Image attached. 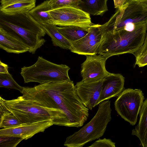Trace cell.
<instances>
[{
	"instance_id": "obj_26",
	"label": "cell",
	"mask_w": 147,
	"mask_h": 147,
	"mask_svg": "<svg viewBox=\"0 0 147 147\" xmlns=\"http://www.w3.org/2000/svg\"><path fill=\"white\" fill-rule=\"evenodd\" d=\"M115 143L110 139L104 138L95 141L89 147H115Z\"/></svg>"
},
{
	"instance_id": "obj_15",
	"label": "cell",
	"mask_w": 147,
	"mask_h": 147,
	"mask_svg": "<svg viewBox=\"0 0 147 147\" xmlns=\"http://www.w3.org/2000/svg\"><path fill=\"white\" fill-rule=\"evenodd\" d=\"M0 48L9 53L20 54L29 51L23 42L8 34L0 27Z\"/></svg>"
},
{
	"instance_id": "obj_30",
	"label": "cell",
	"mask_w": 147,
	"mask_h": 147,
	"mask_svg": "<svg viewBox=\"0 0 147 147\" xmlns=\"http://www.w3.org/2000/svg\"><path fill=\"white\" fill-rule=\"evenodd\" d=\"M8 66L0 61V73L7 74L9 73L8 71Z\"/></svg>"
},
{
	"instance_id": "obj_12",
	"label": "cell",
	"mask_w": 147,
	"mask_h": 147,
	"mask_svg": "<svg viewBox=\"0 0 147 147\" xmlns=\"http://www.w3.org/2000/svg\"><path fill=\"white\" fill-rule=\"evenodd\" d=\"M104 78L92 82L81 81L75 85L77 95L89 109L92 110L98 105Z\"/></svg>"
},
{
	"instance_id": "obj_18",
	"label": "cell",
	"mask_w": 147,
	"mask_h": 147,
	"mask_svg": "<svg viewBox=\"0 0 147 147\" xmlns=\"http://www.w3.org/2000/svg\"><path fill=\"white\" fill-rule=\"evenodd\" d=\"M52 9L49 0H46L35 6L29 12L33 18L40 24H52V18L49 13Z\"/></svg>"
},
{
	"instance_id": "obj_11",
	"label": "cell",
	"mask_w": 147,
	"mask_h": 147,
	"mask_svg": "<svg viewBox=\"0 0 147 147\" xmlns=\"http://www.w3.org/2000/svg\"><path fill=\"white\" fill-rule=\"evenodd\" d=\"M86 56V59L81 64V81H96L104 79L110 74L106 69L107 59L105 57L97 54Z\"/></svg>"
},
{
	"instance_id": "obj_1",
	"label": "cell",
	"mask_w": 147,
	"mask_h": 147,
	"mask_svg": "<svg viewBox=\"0 0 147 147\" xmlns=\"http://www.w3.org/2000/svg\"><path fill=\"white\" fill-rule=\"evenodd\" d=\"M24 98L45 107L54 125L79 127L89 116V109L77 94L73 82H50L33 87H24Z\"/></svg>"
},
{
	"instance_id": "obj_8",
	"label": "cell",
	"mask_w": 147,
	"mask_h": 147,
	"mask_svg": "<svg viewBox=\"0 0 147 147\" xmlns=\"http://www.w3.org/2000/svg\"><path fill=\"white\" fill-rule=\"evenodd\" d=\"M144 99L140 89L127 88L119 95L114 103L115 110L125 121L135 125Z\"/></svg>"
},
{
	"instance_id": "obj_32",
	"label": "cell",
	"mask_w": 147,
	"mask_h": 147,
	"mask_svg": "<svg viewBox=\"0 0 147 147\" xmlns=\"http://www.w3.org/2000/svg\"><path fill=\"white\" fill-rule=\"evenodd\" d=\"M139 2L147 7V0H138Z\"/></svg>"
},
{
	"instance_id": "obj_10",
	"label": "cell",
	"mask_w": 147,
	"mask_h": 147,
	"mask_svg": "<svg viewBox=\"0 0 147 147\" xmlns=\"http://www.w3.org/2000/svg\"><path fill=\"white\" fill-rule=\"evenodd\" d=\"M100 26L101 25L93 24L85 36L78 40L70 42L71 46L69 50L79 55L97 54L102 37Z\"/></svg>"
},
{
	"instance_id": "obj_28",
	"label": "cell",
	"mask_w": 147,
	"mask_h": 147,
	"mask_svg": "<svg viewBox=\"0 0 147 147\" xmlns=\"http://www.w3.org/2000/svg\"><path fill=\"white\" fill-rule=\"evenodd\" d=\"M135 64L139 67H142L147 65V53L136 58Z\"/></svg>"
},
{
	"instance_id": "obj_4",
	"label": "cell",
	"mask_w": 147,
	"mask_h": 147,
	"mask_svg": "<svg viewBox=\"0 0 147 147\" xmlns=\"http://www.w3.org/2000/svg\"><path fill=\"white\" fill-rule=\"evenodd\" d=\"M98 105V109L93 118L78 131L67 137L64 146L82 147L103 136L111 119V101L106 100Z\"/></svg>"
},
{
	"instance_id": "obj_16",
	"label": "cell",
	"mask_w": 147,
	"mask_h": 147,
	"mask_svg": "<svg viewBox=\"0 0 147 147\" xmlns=\"http://www.w3.org/2000/svg\"><path fill=\"white\" fill-rule=\"evenodd\" d=\"M138 124L132 131L131 134L139 139L140 145L145 147L147 138V98L143 102L139 113Z\"/></svg>"
},
{
	"instance_id": "obj_27",
	"label": "cell",
	"mask_w": 147,
	"mask_h": 147,
	"mask_svg": "<svg viewBox=\"0 0 147 147\" xmlns=\"http://www.w3.org/2000/svg\"><path fill=\"white\" fill-rule=\"evenodd\" d=\"M146 34L144 43L140 49L134 55L136 58L147 53V22L146 23Z\"/></svg>"
},
{
	"instance_id": "obj_13",
	"label": "cell",
	"mask_w": 147,
	"mask_h": 147,
	"mask_svg": "<svg viewBox=\"0 0 147 147\" xmlns=\"http://www.w3.org/2000/svg\"><path fill=\"white\" fill-rule=\"evenodd\" d=\"M53 125V121L51 119L15 127L3 128L0 130V136H17L26 140L36 134L43 132L46 129Z\"/></svg>"
},
{
	"instance_id": "obj_2",
	"label": "cell",
	"mask_w": 147,
	"mask_h": 147,
	"mask_svg": "<svg viewBox=\"0 0 147 147\" xmlns=\"http://www.w3.org/2000/svg\"><path fill=\"white\" fill-rule=\"evenodd\" d=\"M0 27L24 43L33 54L46 41L42 38L46 33L42 25L29 12L12 15L0 12Z\"/></svg>"
},
{
	"instance_id": "obj_23",
	"label": "cell",
	"mask_w": 147,
	"mask_h": 147,
	"mask_svg": "<svg viewBox=\"0 0 147 147\" xmlns=\"http://www.w3.org/2000/svg\"><path fill=\"white\" fill-rule=\"evenodd\" d=\"M0 87L15 89L19 91L21 93L24 87L19 85L9 73H0Z\"/></svg>"
},
{
	"instance_id": "obj_29",
	"label": "cell",
	"mask_w": 147,
	"mask_h": 147,
	"mask_svg": "<svg viewBox=\"0 0 147 147\" xmlns=\"http://www.w3.org/2000/svg\"><path fill=\"white\" fill-rule=\"evenodd\" d=\"M26 0H1L0 7H5L16 3Z\"/></svg>"
},
{
	"instance_id": "obj_33",
	"label": "cell",
	"mask_w": 147,
	"mask_h": 147,
	"mask_svg": "<svg viewBox=\"0 0 147 147\" xmlns=\"http://www.w3.org/2000/svg\"><path fill=\"white\" fill-rule=\"evenodd\" d=\"M145 147H147V138L146 140V143Z\"/></svg>"
},
{
	"instance_id": "obj_5",
	"label": "cell",
	"mask_w": 147,
	"mask_h": 147,
	"mask_svg": "<svg viewBox=\"0 0 147 147\" xmlns=\"http://www.w3.org/2000/svg\"><path fill=\"white\" fill-rule=\"evenodd\" d=\"M70 69L66 65L56 64L38 56L34 64L22 67L20 74L24 83L36 82L40 84L50 82L70 80L68 75Z\"/></svg>"
},
{
	"instance_id": "obj_7",
	"label": "cell",
	"mask_w": 147,
	"mask_h": 147,
	"mask_svg": "<svg viewBox=\"0 0 147 147\" xmlns=\"http://www.w3.org/2000/svg\"><path fill=\"white\" fill-rule=\"evenodd\" d=\"M0 104L13 114L22 125L52 119L45 107L22 96L9 100L1 96Z\"/></svg>"
},
{
	"instance_id": "obj_6",
	"label": "cell",
	"mask_w": 147,
	"mask_h": 147,
	"mask_svg": "<svg viewBox=\"0 0 147 147\" xmlns=\"http://www.w3.org/2000/svg\"><path fill=\"white\" fill-rule=\"evenodd\" d=\"M117 9L107 22L101 25L102 33H113L123 29L129 24L147 22V7L138 0H129L121 8Z\"/></svg>"
},
{
	"instance_id": "obj_34",
	"label": "cell",
	"mask_w": 147,
	"mask_h": 147,
	"mask_svg": "<svg viewBox=\"0 0 147 147\" xmlns=\"http://www.w3.org/2000/svg\"><path fill=\"white\" fill-rule=\"evenodd\" d=\"M129 0H125V3L127 2Z\"/></svg>"
},
{
	"instance_id": "obj_20",
	"label": "cell",
	"mask_w": 147,
	"mask_h": 147,
	"mask_svg": "<svg viewBox=\"0 0 147 147\" xmlns=\"http://www.w3.org/2000/svg\"><path fill=\"white\" fill-rule=\"evenodd\" d=\"M36 2V0H26L5 7H0V12L8 15L29 12L35 7Z\"/></svg>"
},
{
	"instance_id": "obj_3",
	"label": "cell",
	"mask_w": 147,
	"mask_h": 147,
	"mask_svg": "<svg viewBox=\"0 0 147 147\" xmlns=\"http://www.w3.org/2000/svg\"><path fill=\"white\" fill-rule=\"evenodd\" d=\"M146 23L137 25L131 31L123 29L113 33H103L97 54L107 59L114 55L125 53L134 54L144 43L146 34Z\"/></svg>"
},
{
	"instance_id": "obj_9",
	"label": "cell",
	"mask_w": 147,
	"mask_h": 147,
	"mask_svg": "<svg viewBox=\"0 0 147 147\" xmlns=\"http://www.w3.org/2000/svg\"><path fill=\"white\" fill-rule=\"evenodd\" d=\"M52 24L61 27L76 26L88 29L93 23L90 15L78 7L67 6L51 9Z\"/></svg>"
},
{
	"instance_id": "obj_31",
	"label": "cell",
	"mask_w": 147,
	"mask_h": 147,
	"mask_svg": "<svg viewBox=\"0 0 147 147\" xmlns=\"http://www.w3.org/2000/svg\"><path fill=\"white\" fill-rule=\"evenodd\" d=\"M114 7L116 9L121 8L125 3V0H113Z\"/></svg>"
},
{
	"instance_id": "obj_24",
	"label": "cell",
	"mask_w": 147,
	"mask_h": 147,
	"mask_svg": "<svg viewBox=\"0 0 147 147\" xmlns=\"http://www.w3.org/2000/svg\"><path fill=\"white\" fill-rule=\"evenodd\" d=\"M23 139L17 136H0V147H16Z\"/></svg>"
},
{
	"instance_id": "obj_17",
	"label": "cell",
	"mask_w": 147,
	"mask_h": 147,
	"mask_svg": "<svg viewBox=\"0 0 147 147\" xmlns=\"http://www.w3.org/2000/svg\"><path fill=\"white\" fill-rule=\"evenodd\" d=\"M108 0H81L78 7L93 16H102L108 11Z\"/></svg>"
},
{
	"instance_id": "obj_21",
	"label": "cell",
	"mask_w": 147,
	"mask_h": 147,
	"mask_svg": "<svg viewBox=\"0 0 147 147\" xmlns=\"http://www.w3.org/2000/svg\"><path fill=\"white\" fill-rule=\"evenodd\" d=\"M89 29L76 26L57 27L59 31L70 42L75 41L82 38L88 33Z\"/></svg>"
},
{
	"instance_id": "obj_25",
	"label": "cell",
	"mask_w": 147,
	"mask_h": 147,
	"mask_svg": "<svg viewBox=\"0 0 147 147\" xmlns=\"http://www.w3.org/2000/svg\"><path fill=\"white\" fill-rule=\"evenodd\" d=\"M81 1V0H49V4L53 9L67 6L78 7Z\"/></svg>"
},
{
	"instance_id": "obj_22",
	"label": "cell",
	"mask_w": 147,
	"mask_h": 147,
	"mask_svg": "<svg viewBox=\"0 0 147 147\" xmlns=\"http://www.w3.org/2000/svg\"><path fill=\"white\" fill-rule=\"evenodd\" d=\"M0 128H6L17 126L22 124L11 112L0 104Z\"/></svg>"
},
{
	"instance_id": "obj_14",
	"label": "cell",
	"mask_w": 147,
	"mask_h": 147,
	"mask_svg": "<svg viewBox=\"0 0 147 147\" xmlns=\"http://www.w3.org/2000/svg\"><path fill=\"white\" fill-rule=\"evenodd\" d=\"M124 77L121 74L110 73L104 78L98 104L115 97L124 90Z\"/></svg>"
},
{
	"instance_id": "obj_19",
	"label": "cell",
	"mask_w": 147,
	"mask_h": 147,
	"mask_svg": "<svg viewBox=\"0 0 147 147\" xmlns=\"http://www.w3.org/2000/svg\"><path fill=\"white\" fill-rule=\"evenodd\" d=\"M42 25L46 33L51 38L54 46L64 49H70L71 46L70 42L59 31L56 26L50 24Z\"/></svg>"
}]
</instances>
